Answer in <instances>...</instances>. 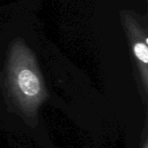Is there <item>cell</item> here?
<instances>
[{
    "label": "cell",
    "mask_w": 148,
    "mask_h": 148,
    "mask_svg": "<svg viewBox=\"0 0 148 148\" xmlns=\"http://www.w3.org/2000/svg\"><path fill=\"white\" fill-rule=\"evenodd\" d=\"M6 75L14 104L25 117L36 120L48 93L36 59L22 40H16L10 46Z\"/></svg>",
    "instance_id": "obj_1"
},
{
    "label": "cell",
    "mask_w": 148,
    "mask_h": 148,
    "mask_svg": "<svg viewBox=\"0 0 148 148\" xmlns=\"http://www.w3.org/2000/svg\"><path fill=\"white\" fill-rule=\"evenodd\" d=\"M125 29L135 57L140 81L146 94L148 92V39L147 30L129 13L122 15Z\"/></svg>",
    "instance_id": "obj_2"
},
{
    "label": "cell",
    "mask_w": 148,
    "mask_h": 148,
    "mask_svg": "<svg viewBox=\"0 0 148 148\" xmlns=\"http://www.w3.org/2000/svg\"><path fill=\"white\" fill-rule=\"evenodd\" d=\"M141 148H148V141L147 136L144 138V141H143V144L141 146Z\"/></svg>",
    "instance_id": "obj_3"
}]
</instances>
